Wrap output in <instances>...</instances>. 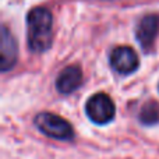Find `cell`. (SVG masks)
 Instances as JSON below:
<instances>
[{"label":"cell","instance_id":"cell-3","mask_svg":"<svg viewBox=\"0 0 159 159\" xmlns=\"http://www.w3.org/2000/svg\"><path fill=\"white\" fill-rule=\"evenodd\" d=\"M85 112L91 121L95 124H107L115 119L116 107L113 101L106 93H95L87 101Z\"/></svg>","mask_w":159,"mask_h":159},{"label":"cell","instance_id":"cell-5","mask_svg":"<svg viewBox=\"0 0 159 159\" xmlns=\"http://www.w3.org/2000/svg\"><path fill=\"white\" fill-rule=\"evenodd\" d=\"M159 32V14L145 16L135 28V36L144 50H149Z\"/></svg>","mask_w":159,"mask_h":159},{"label":"cell","instance_id":"cell-1","mask_svg":"<svg viewBox=\"0 0 159 159\" xmlns=\"http://www.w3.org/2000/svg\"><path fill=\"white\" fill-rule=\"evenodd\" d=\"M28 46L35 53H43L52 46V14L45 7H34L27 16Z\"/></svg>","mask_w":159,"mask_h":159},{"label":"cell","instance_id":"cell-8","mask_svg":"<svg viewBox=\"0 0 159 159\" xmlns=\"http://www.w3.org/2000/svg\"><path fill=\"white\" fill-rule=\"evenodd\" d=\"M140 121L145 126H154L159 123V103L155 101L147 102L140 112Z\"/></svg>","mask_w":159,"mask_h":159},{"label":"cell","instance_id":"cell-7","mask_svg":"<svg viewBox=\"0 0 159 159\" xmlns=\"http://www.w3.org/2000/svg\"><path fill=\"white\" fill-rule=\"evenodd\" d=\"M82 82V71L77 66H69L60 71L56 78V88L60 93H71L81 85Z\"/></svg>","mask_w":159,"mask_h":159},{"label":"cell","instance_id":"cell-2","mask_svg":"<svg viewBox=\"0 0 159 159\" xmlns=\"http://www.w3.org/2000/svg\"><path fill=\"white\" fill-rule=\"evenodd\" d=\"M35 123L36 129L45 135L50 138H56V140L67 141L71 140L74 137V130H73L71 124L63 117L55 115L50 112H41L35 116Z\"/></svg>","mask_w":159,"mask_h":159},{"label":"cell","instance_id":"cell-4","mask_svg":"<svg viewBox=\"0 0 159 159\" xmlns=\"http://www.w3.org/2000/svg\"><path fill=\"white\" fill-rule=\"evenodd\" d=\"M138 57L130 46H117L110 53V66L120 74H131L138 69Z\"/></svg>","mask_w":159,"mask_h":159},{"label":"cell","instance_id":"cell-6","mask_svg":"<svg viewBox=\"0 0 159 159\" xmlns=\"http://www.w3.org/2000/svg\"><path fill=\"white\" fill-rule=\"evenodd\" d=\"M18 56V46L11 35V32L7 30L6 25L2 27V36H0V67L3 71L13 69V66L17 61Z\"/></svg>","mask_w":159,"mask_h":159}]
</instances>
